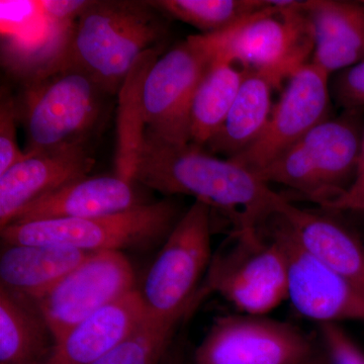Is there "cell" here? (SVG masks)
Listing matches in <instances>:
<instances>
[{
	"label": "cell",
	"instance_id": "obj_17",
	"mask_svg": "<svg viewBox=\"0 0 364 364\" xmlns=\"http://www.w3.org/2000/svg\"><path fill=\"white\" fill-rule=\"evenodd\" d=\"M277 215L309 253L364 291V245L358 235L328 213L291 202Z\"/></svg>",
	"mask_w": 364,
	"mask_h": 364
},
{
	"label": "cell",
	"instance_id": "obj_10",
	"mask_svg": "<svg viewBox=\"0 0 364 364\" xmlns=\"http://www.w3.org/2000/svg\"><path fill=\"white\" fill-rule=\"evenodd\" d=\"M318 347L296 326L235 314L215 318L193 352V364H299Z\"/></svg>",
	"mask_w": 364,
	"mask_h": 364
},
{
	"label": "cell",
	"instance_id": "obj_28",
	"mask_svg": "<svg viewBox=\"0 0 364 364\" xmlns=\"http://www.w3.org/2000/svg\"><path fill=\"white\" fill-rule=\"evenodd\" d=\"M332 100L343 109H364V59L330 79Z\"/></svg>",
	"mask_w": 364,
	"mask_h": 364
},
{
	"label": "cell",
	"instance_id": "obj_32",
	"mask_svg": "<svg viewBox=\"0 0 364 364\" xmlns=\"http://www.w3.org/2000/svg\"><path fill=\"white\" fill-rule=\"evenodd\" d=\"M176 344L172 345L171 348L163 359L161 364H184L183 352L181 350V346H176Z\"/></svg>",
	"mask_w": 364,
	"mask_h": 364
},
{
	"label": "cell",
	"instance_id": "obj_16",
	"mask_svg": "<svg viewBox=\"0 0 364 364\" xmlns=\"http://www.w3.org/2000/svg\"><path fill=\"white\" fill-rule=\"evenodd\" d=\"M139 289L105 306L74 327L39 364H93L147 317Z\"/></svg>",
	"mask_w": 364,
	"mask_h": 364
},
{
	"label": "cell",
	"instance_id": "obj_33",
	"mask_svg": "<svg viewBox=\"0 0 364 364\" xmlns=\"http://www.w3.org/2000/svg\"><path fill=\"white\" fill-rule=\"evenodd\" d=\"M299 364H333V363L331 358L326 352L324 347L322 346L310 358Z\"/></svg>",
	"mask_w": 364,
	"mask_h": 364
},
{
	"label": "cell",
	"instance_id": "obj_5",
	"mask_svg": "<svg viewBox=\"0 0 364 364\" xmlns=\"http://www.w3.org/2000/svg\"><path fill=\"white\" fill-rule=\"evenodd\" d=\"M186 210L178 202L167 198L116 214L11 224L0 231L4 244L122 252L164 243Z\"/></svg>",
	"mask_w": 364,
	"mask_h": 364
},
{
	"label": "cell",
	"instance_id": "obj_4",
	"mask_svg": "<svg viewBox=\"0 0 364 364\" xmlns=\"http://www.w3.org/2000/svg\"><path fill=\"white\" fill-rule=\"evenodd\" d=\"M109 97L88 74L70 64L21 85L14 97L18 124L26 132L25 152L88 145L104 119Z\"/></svg>",
	"mask_w": 364,
	"mask_h": 364
},
{
	"label": "cell",
	"instance_id": "obj_20",
	"mask_svg": "<svg viewBox=\"0 0 364 364\" xmlns=\"http://www.w3.org/2000/svg\"><path fill=\"white\" fill-rule=\"evenodd\" d=\"M90 253L57 246L4 244L0 255V287L33 303Z\"/></svg>",
	"mask_w": 364,
	"mask_h": 364
},
{
	"label": "cell",
	"instance_id": "obj_15",
	"mask_svg": "<svg viewBox=\"0 0 364 364\" xmlns=\"http://www.w3.org/2000/svg\"><path fill=\"white\" fill-rule=\"evenodd\" d=\"M142 203H145L139 198L133 182L117 174L86 176L36 200L11 224L44 220L86 219L124 212Z\"/></svg>",
	"mask_w": 364,
	"mask_h": 364
},
{
	"label": "cell",
	"instance_id": "obj_18",
	"mask_svg": "<svg viewBox=\"0 0 364 364\" xmlns=\"http://www.w3.org/2000/svg\"><path fill=\"white\" fill-rule=\"evenodd\" d=\"M75 23L51 20L41 14L23 28L2 32V66L21 85L59 70L68 64Z\"/></svg>",
	"mask_w": 364,
	"mask_h": 364
},
{
	"label": "cell",
	"instance_id": "obj_9",
	"mask_svg": "<svg viewBox=\"0 0 364 364\" xmlns=\"http://www.w3.org/2000/svg\"><path fill=\"white\" fill-rule=\"evenodd\" d=\"M221 45L222 33L189 36L154 62L144 85L148 131L169 143H189L191 102Z\"/></svg>",
	"mask_w": 364,
	"mask_h": 364
},
{
	"label": "cell",
	"instance_id": "obj_29",
	"mask_svg": "<svg viewBox=\"0 0 364 364\" xmlns=\"http://www.w3.org/2000/svg\"><path fill=\"white\" fill-rule=\"evenodd\" d=\"M321 341L333 364H364V353L339 324H322Z\"/></svg>",
	"mask_w": 364,
	"mask_h": 364
},
{
	"label": "cell",
	"instance_id": "obj_23",
	"mask_svg": "<svg viewBox=\"0 0 364 364\" xmlns=\"http://www.w3.org/2000/svg\"><path fill=\"white\" fill-rule=\"evenodd\" d=\"M54 346L35 304L0 287V364H39Z\"/></svg>",
	"mask_w": 364,
	"mask_h": 364
},
{
	"label": "cell",
	"instance_id": "obj_2",
	"mask_svg": "<svg viewBox=\"0 0 364 364\" xmlns=\"http://www.w3.org/2000/svg\"><path fill=\"white\" fill-rule=\"evenodd\" d=\"M164 16L150 1L90 0L74 26L68 64L117 95L139 57L164 45Z\"/></svg>",
	"mask_w": 364,
	"mask_h": 364
},
{
	"label": "cell",
	"instance_id": "obj_31",
	"mask_svg": "<svg viewBox=\"0 0 364 364\" xmlns=\"http://www.w3.org/2000/svg\"><path fill=\"white\" fill-rule=\"evenodd\" d=\"M327 210H334V212H337V210H358V212H364V133L363 142H361L360 155H359L355 181L352 184L348 193Z\"/></svg>",
	"mask_w": 364,
	"mask_h": 364
},
{
	"label": "cell",
	"instance_id": "obj_11",
	"mask_svg": "<svg viewBox=\"0 0 364 364\" xmlns=\"http://www.w3.org/2000/svg\"><path fill=\"white\" fill-rule=\"evenodd\" d=\"M136 289L135 273L124 254L100 251L90 253L33 304L56 344L86 318Z\"/></svg>",
	"mask_w": 364,
	"mask_h": 364
},
{
	"label": "cell",
	"instance_id": "obj_26",
	"mask_svg": "<svg viewBox=\"0 0 364 364\" xmlns=\"http://www.w3.org/2000/svg\"><path fill=\"white\" fill-rule=\"evenodd\" d=\"M181 323L148 314L130 335L93 364H161Z\"/></svg>",
	"mask_w": 364,
	"mask_h": 364
},
{
	"label": "cell",
	"instance_id": "obj_27",
	"mask_svg": "<svg viewBox=\"0 0 364 364\" xmlns=\"http://www.w3.org/2000/svg\"><path fill=\"white\" fill-rule=\"evenodd\" d=\"M18 124L16 97L6 88H1L0 102V174L4 173L21 160L26 153L18 148L16 126Z\"/></svg>",
	"mask_w": 364,
	"mask_h": 364
},
{
	"label": "cell",
	"instance_id": "obj_12",
	"mask_svg": "<svg viewBox=\"0 0 364 364\" xmlns=\"http://www.w3.org/2000/svg\"><path fill=\"white\" fill-rule=\"evenodd\" d=\"M331 76L310 62L287 79L258 140L233 161L257 174L330 117Z\"/></svg>",
	"mask_w": 364,
	"mask_h": 364
},
{
	"label": "cell",
	"instance_id": "obj_21",
	"mask_svg": "<svg viewBox=\"0 0 364 364\" xmlns=\"http://www.w3.org/2000/svg\"><path fill=\"white\" fill-rule=\"evenodd\" d=\"M277 86L265 74L246 71L226 122L205 149L233 159L251 147L267 126L274 105L272 91Z\"/></svg>",
	"mask_w": 364,
	"mask_h": 364
},
{
	"label": "cell",
	"instance_id": "obj_25",
	"mask_svg": "<svg viewBox=\"0 0 364 364\" xmlns=\"http://www.w3.org/2000/svg\"><path fill=\"white\" fill-rule=\"evenodd\" d=\"M166 16L193 26L203 35L228 32L268 6L263 0H153Z\"/></svg>",
	"mask_w": 364,
	"mask_h": 364
},
{
	"label": "cell",
	"instance_id": "obj_6",
	"mask_svg": "<svg viewBox=\"0 0 364 364\" xmlns=\"http://www.w3.org/2000/svg\"><path fill=\"white\" fill-rule=\"evenodd\" d=\"M234 242L213 256L191 314L210 294H221L240 314L265 317L287 299V256L282 242L259 228L237 227Z\"/></svg>",
	"mask_w": 364,
	"mask_h": 364
},
{
	"label": "cell",
	"instance_id": "obj_14",
	"mask_svg": "<svg viewBox=\"0 0 364 364\" xmlns=\"http://www.w3.org/2000/svg\"><path fill=\"white\" fill-rule=\"evenodd\" d=\"M95 163L88 145L26 153L25 159L0 174V230L36 200L88 176Z\"/></svg>",
	"mask_w": 364,
	"mask_h": 364
},
{
	"label": "cell",
	"instance_id": "obj_22",
	"mask_svg": "<svg viewBox=\"0 0 364 364\" xmlns=\"http://www.w3.org/2000/svg\"><path fill=\"white\" fill-rule=\"evenodd\" d=\"M246 70L220 49L198 85L189 114V143L203 148L226 122L245 78Z\"/></svg>",
	"mask_w": 364,
	"mask_h": 364
},
{
	"label": "cell",
	"instance_id": "obj_7",
	"mask_svg": "<svg viewBox=\"0 0 364 364\" xmlns=\"http://www.w3.org/2000/svg\"><path fill=\"white\" fill-rule=\"evenodd\" d=\"M210 210L195 200L163 243L139 291L149 315L181 322L191 315L213 259Z\"/></svg>",
	"mask_w": 364,
	"mask_h": 364
},
{
	"label": "cell",
	"instance_id": "obj_1",
	"mask_svg": "<svg viewBox=\"0 0 364 364\" xmlns=\"http://www.w3.org/2000/svg\"><path fill=\"white\" fill-rule=\"evenodd\" d=\"M133 183L167 196H191L236 215L237 227H259L286 207L257 174L231 159H221L193 144H173L146 130L134 166Z\"/></svg>",
	"mask_w": 364,
	"mask_h": 364
},
{
	"label": "cell",
	"instance_id": "obj_3",
	"mask_svg": "<svg viewBox=\"0 0 364 364\" xmlns=\"http://www.w3.org/2000/svg\"><path fill=\"white\" fill-rule=\"evenodd\" d=\"M363 133L364 109H343L318 124L257 176L329 210L355 181Z\"/></svg>",
	"mask_w": 364,
	"mask_h": 364
},
{
	"label": "cell",
	"instance_id": "obj_24",
	"mask_svg": "<svg viewBox=\"0 0 364 364\" xmlns=\"http://www.w3.org/2000/svg\"><path fill=\"white\" fill-rule=\"evenodd\" d=\"M164 46L139 57L117 93V176L132 182L134 166L143 145L147 126L144 112V85L151 67L162 55Z\"/></svg>",
	"mask_w": 364,
	"mask_h": 364
},
{
	"label": "cell",
	"instance_id": "obj_30",
	"mask_svg": "<svg viewBox=\"0 0 364 364\" xmlns=\"http://www.w3.org/2000/svg\"><path fill=\"white\" fill-rule=\"evenodd\" d=\"M90 0H41V14L46 18L60 21H77Z\"/></svg>",
	"mask_w": 364,
	"mask_h": 364
},
{
	"label": "cell",
	"instance_id": "obj_8",
	"mask_svg": "<svg viewBox=\"0 0 364 364\" xmlns=\"http://www.w3.org/2000/svg\"><path fill=\"white\" fill-rule=\"evenodd\" d=\"M306 1L277 0L222 33L221 52L246 71L279 86L312 61L314 37Z\"/></svg>",
	"mask_w": 364,
	"mask_h": 364
},
{
	"label": "cell",
	"instance_id": "obj_13",
	"mask_svg": "<svg viewBox=\"0 0 364 364\" xmlns=\"http://www.w3.org/2000/svg\"><path fill=\"white\" fill-rule=\"evenodd\" d=\"M270 220L286 252L287 299L294 310L318 325L364 321V291L309 253L279 215Z\"/></svg>",
	"mask_w": 364,
	"mask_h": 364
},
{
	"label": "cell",
	"instance_id": "obj_19",
	"mask_svg": "<svg viewBox=\"0 0 364 364\" xmlns=\"http://www.w3.org/2000/svg\"><path fill=\"white\" fill-rule=\"evenodd\" d=\"M312 28V63L330 76L364 59V1L310 0L305 4Z\"/></svg>",
	"mask_w": 364,
	"mask_h": 364
}]
</instances>
